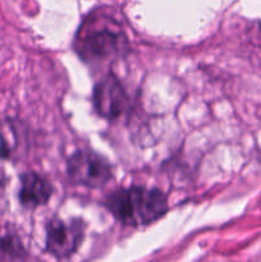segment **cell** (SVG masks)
I'll return each mask as SVG.
<instances>
[{"label":"cell","mask_w":261,"mask_h":262,"mask_svg":"<svg viewBox=\"0 0 261 262\" xmlns=\"http://www.w3.org/2000/svg\"><path fill=\"white\" fill-rule=\"evenodd\" d=\"M106 207L123 224L140 227L160 219L168 210V201L159 189L133 186L107 196Z\"/></svg>","instance_id":"obj_1"},{"label":"cell","mask_w":261,"mask_h":262,"mask_svg":"<svg viewBox=\"0 0 261 262\" xmlns=\"http://www.w3.org/2000/svg\"><path fill=\"white\" fill-rule=\"evenodd\" d=\"M128 41L119 26L112 19H89L77 37L76 50L83 60L104 63L117 59L127 50Z\"/></svg>","instance_id":"obj_2"},{"label":"cell","mask_w":261,"mask_h":262,"mask_svg":"<svg viewBox=\"0 0 261 262\" xmlns=\"http://www.w3.org/2000/svg\"><path fill=\"white\" fill-rule=\"evenodd\" d=\"M67 171L72 182L90 188L105 186L113 177L107 160L90 150L76 151L67 161Z\"/></svg>","instance_id":"obj_3"},{"label":"cell","mask_w":261,"mask_h":262,"mask_svg":"<svg viewBox=\"0 0 261 262\" xmlns=\"http://www.w3.org/2000/svg\"><path fill=\"white\" fill-rule=\"evenodd\" d=\"M84 234L81 219H53L46 230V250L56 258H66L78 250Z\"/></svg>","instance_id":"obj_4"},{"label":"cell","mask_w":261,"mask_h":262,"mask_svg":"<svg viewBox=\"0 0 261 262\" xmlns=\"http://www.w3.org/2000/svg\"><path fill=\"white\" fill-rule=\"evenodd\" d=\"M94 105L102 118L117 119L129 107V97L119 79L109 74L95 86Z\"/></svg>","instance_id":"obj_5"},{"label":"cell","mask_w":261,"mask_h":262,"mask_svg":"<svg viewBox=\"0 0 261 262\" xmlns=\"http://www.w3.org/2000/svg\"><path fill=\"white\" fill-rule=\"evenodd\" d=\"M53 194L51 184L36 173H26L20 177L19 200L26 207L45 205Z\"/></svg>","instance_id":"obj_6"},{"label":"cell","mask_w":261,"mask_h":262,"mask_svg":"<svg viewBox=\"0 0 261 262\" xmlns=\"http://www.w3.org/2000/svg\"><path fill=\"white\" fill-rule=\"evenodd\" d=\"M25 253V248L17 235L7 233L0 237V256L2 257L17 260V258H22Z\"/></svg>","instance_id":"obj_7"},{"label":"cell","mask_w":261,"mask_h":262,"mask_svg":"<svg viewBox=\"0 0 261 262\" xmlns=\"http://www.w3.org/2000/svg\"><path fill=\"white\" fill-rule=\"evenodd\" d=\"M18 145L14 128L10 123L0 124V158H9Z\"/></svg>","instance_id":"obj_8"}]
</instances>
